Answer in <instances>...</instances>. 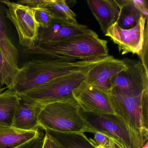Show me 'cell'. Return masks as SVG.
<instances>
[{
	"label": "cell",
	"instance_id": "1",
	"mask_svg": "<svg viewBox=\"0 0 148 148\" xmlns=\"http://www.w3.org/2000/svg\"><path fill=\"white\" fill-rule=\"evenodd\" d=\"M108 56L94 60H81L53 55L29 60L19 68L13 89L20 93L61 76L89 71Z\"/></svg>",
	"mask_w": 148,
	"mask_h": 148
},
{
	"label": "cell",
	"instance_id": "27",
	"mask_svg": "<svg viewBox=\"0 0 148 148\" xmlns=\"http://www.w3.org/2000/svg\"><path fill=\"white\" fill-rule=\"evenodd\" d=\"M43 1V0H21L17 2L31 8H34L40 5Z\"/></svg>",
	"mask_w": 148,
	"mask_h": 148
},
{
	"label": "cell",
	"instance_id": "18",
	"mask_svg": "<svg viewBox=\"0 0 148 148\" xmlns=\"http://www.w3.org/2000/svg\"><path fill=\"white\" fill-rule=\"evenodd\" d=\"M119 12L116 24L122 29H129L136 25L143 15L133 0H117Z\"/></svg>",
	"mask_w": 148,
	"mask_h": 148
},
{
	"label": "cell",
	"instance_id": "4",
	"mask_svg": "<svg viewBox=\"0 0 148 148\" xmlns=\"http://www.w3.org/2000/svg\"><path fill=\"white\" fill-rule=\"evenodd\" d=\"M38 123L40 128L47 132H97L86 121L73 97L44 106L39 116Z\"/></svg>",
	"mask_w": 148,
	"mask_h": 148
},
{
	"label": "cell",
	"instance_id": "24",
	"mask_svg": "<svg viewBox=\"0 0 148 148\" xmlns=\"http://www.w3.org/2000/svg\"><path fill=\"white\" fill-rule=\"evenodd\" d=\"M45 135L32 139L15 148H42L45 141Z\"/></svg>",
	"mask_w": 148,
	"mask_h": 148
},
{
	"label": "cell",
	"instance_id": "21",
	"mask_svg": "<svg viewBox=\"0 0 148 148\" xmlns=\"http://www.w3.org/2000/svg\"><path fill=\"white\" fill-rule=\"evenodd\" d=\"M16 74L9 67L0 51V84L7 89H13Z\"/></svg>",
	"mask_w": 148,
	"mask_h": 148
},
{
	"label": "cell",
	"instance_id": "5",
	"mask_svg": "<svg viewBox=\"0 0 148 148\" xmlns=\"http://www.w3.org/2000/svg\"><path fill=\"white\" fill-rule=\"evenodd\" d=\"M89 71L61 76L18 94L23 100L44 107L73 97V92L86 82Z\"/></svg>",
	"mask_w": 148,
	"mask_h": 148
},
{
	"label": "cell",
	"instance_id": "29",
	"mask_svg": "<svg viewBox=\"0 0 148 148\" xmlns=\"http://www.w3.org/2000/svg\"><path fill=\"white\" fill-rule=\"evenodd\" d=\"M108 137L110 140V145L112 148H125L119 140L115 138H112L109 136Z\"/></svg>",
	"mask_w": 148,
	"mask_h": 148
},
{
	"label": "cell",
	"instance_id": "26",
	"mask_svg": "<svg viewBox=\"0 0 148 148\" xmlns=\"http://www.w3.org/2000/svg\"><path fill=\"white\" fill-rule=\"evenodd\" d=\"M134 5L143 16H148V4L146 0H133Z\"/></svg>",
	"mask_w": 148,
	"mask_h": 148
},
{
	"label": "cell",
	"instance_id": "19",
	"mask_svg": "<svg viewBox=\"0 0 148 148\" xmlns=\"http://www.w3.org/2000/svg\"><path fill=\"white\" fill-rule=\"evenodd\" d=\"M47 10L54 19L71 23H77V15L65 0H43L39 6Z\"/></svg>",
	"mask_w": 148,
	"mask_h": 148
},
{
	"label": "cell",
	"instance_id": "12",
	"mask_svg": "<svg viewBox=\"0 0 148 148\" xmlns=\"http://www.w3.org/2000/svg\"><path fill=\"white\" fill-rule=\"evenodd\" d=\"M87 27L77 23H71L61 20L53 19L47 28H39L37 45L58 42L85 32Z\"/></svg>",
	"mask_w": 148,
	"mask_h": 148
},
{
	"label": "cell",
	"instance_id": "22",
	"mask_svg": "<svg viewBox=\"0 0 148 148\" xmlns=\"http://www.w3.org/2000/svg\"><path fill=\"white\" fill-rule=\"evenodd\" d=\"M33 9L35 20L39 25L40 28H47L54 19L51 14L47 10L40 6Z\"/></svg>",
	"mask_w": 148,
	"mask_h": 148
},
{
	"label": "cell",
	"instance_id": "28",
	"mask_svg": "<svg viewBox=\"0 0 148 148\" xmlns=\"http://www.w3.org/2000/svg\"><path fill=\"white\" fill-rule=\"evenodd\" d=\"M48 135L50 140L51 148H66L60 143L56 138H54L51 134L45 132Z\"/></svg>",
	"mask_w": 148,
	"mask_h": 148
},
{
	"label": "cell",
	"instance_id": "17",
	"mask_svg": "<svg viewBox=\"0 0 148 148\" xmlns=\"http://www.w3.org/2000/svg\"><path fill=\"white\" fill-rule=\"evenodd\" d=\"M20 100L14 89H8L0 94V124L12 126Z\"/></svg>",
	"mask_w": 148,
	"mask_h": 148
},
{
	"label": "cell",
	"instance_id": "13",
	"mask_svg": "<svg viewBox=\"0 0 148 148\" xmlns=\"http://www.w3.org/2000/svg\"><path fill=\"white\" fill-rule=\"evenodd\" d=\"M87 4L105 34L116 22L119 9L116 0H88Z\"/></svg>",
	"mask_w": 148,
	"mask_h": 148
},
{
	"label": "cell",
	"instance_id": "23",
	"mask_svg": "<svg viewBox=\"0 0 148 148\" xmlns=\"http://www.w3.org/2000/svg\"><path fill=\"white\" fill-rule=\"evenodd\" d=\"M148 22V21H147ZM148 23H146L145 26V32L142 49L140 52L139 57L141 59V63L144 66L145 70L148 72Z\"/></svg>",
	"mask_w": 148,
	"mask_h": 148
},
{
	"label": "cell",
	"instance_id": "3",
	"mask_svg": "<svg viewBox=\"0 0 148 148\" xmlns=\"http://www.w3.org/2000/svg\"><path fill=\"white\" fill-rule=\"evenodd\" d=\"M108 41L102 39L91 29L58 42L34 46L25 49L27 54L49 57L57 55L76 60H91L109 56Z\"/></svg>",
	"mask_w": 148,
	"mask_h": 148
},
{
	"label": "cell",
	"instance_id": "33",
	"mask_svg": "<svg viewBox=\"0 0 148 148\" xmlns=\"http://www.w3.org/2000/svg\"><path fill=\"white\" fill-rule=\"evenodd\" d=\"M141 148H148V141H146V143H145L143 146Z\"/></svg>",
	"mask_w": 148,
	"mask_h": 148
},
{
	"label": "cell",
	"instance_id": "7",
	"mask_svg": "<svg viewBox=\"0 0 148 148\" xmlns=\"http://www.w3.org/2000/svg\"><path fill=\"white\" fill-rule=\"evenodd\" d=\"M122 60L126 65V68L112 78L110 91L115 90L141 92L148 90V72L142 63L128 58Z\"/></svg>",
	"mask_w": 148,
	"mask_h": 148
},
{
	"label": "cell",
	"instance_id": "31",
	"mask_svg": "<svg viewBox=\"0 0 148 148\" xmlns=\"http://www.w3.org/2000/svg\"><path fill=\"white\" fill-rule=\"evenodd\" d=\"M96 147V148H112L111 146L109 144V145L108 146H107V147H104L103 146H100V145H95Z\"/></svg>",
	"mask_w": 148,
	"mask_h": 148
},
{
	"label": "cell",
	"instance_id": "8",
	"mask_svg": "<svg viewBox=\"0 0 148 148\" xmlns=\"http://www.w3.org/2000/svg\"><path fill=\"white\" fill-rule=\"evenodd\" d=\"M148 18L142 16L136 26L129 29L119 27L116 23L111 26L105 35L117 45L122 55L128 53L139 56Z\"/></svg>",
	"mask_w": 148,
	"mask_h": 148
},
{
	"label": "cell",
	"instance_id": "9",
	"mask_svg": "<svg viewBox=\"0 0 148 148\" xmlns=\"http://www.w3.org/2000/svg\"><path fill=\"white\" fill-rule=\"evenodd\" d=\"M73 97L83 112L115 115L106 93L93 86L85 83L73 92Z\"/></svg>",
	"mask_w": 148,
	"mask_h": 148
},
{
	"label": "cell",
	"instance_id": "14",
	"mask_svg": "<svg viewBox=\"0 0 148 148\" xmlns=\"http://www.w3.org/2000/svg\"><path fill=\"white\" fill-rule=\"evenodd\" d=\"M43 108L39 105L20 98L12 126L23 130H39V116Z\"/></svg>",
	"mask_w": 148,
	"mask_h": 148
},
{
	"label": "cell",
	"instance_id": "10",
	"mask_svg": "<svg viewBox=\"0 0 148 148\" xmlns=\"http://www.w3.org/2000/svg\"><path fill=\"white\" fill-rule=\"evenodd\" d=\"M82 113L97 132H100L112 138L119 140L125 148H132L128 132L116 115L86 113L82 111Z\"/></svg>",
	"mask_w": 148,
	"mask_h": 148
},
{
	"label": "cell",
	"instance_id": "6",
	"mask_svg": "<svg viewBox=\"0 0 148 148\" xmlns=\"http://www.w3.org/2000/svg\"><path fill=\"white\" fill-rule=\"evenodd\" d=\"M1 1L7 7L6 17L15 27L20 44L26 49L33 47L37 44L40 28L33 9L18 2Z\"/></svg>",
	"mask_w": 148,
	"mask_h": 148
},
{
	"label": "cell",
	"instance_id": "20",
	"mask_svg": "<svg viewBox=\"0 0 148 148\" xmlns=\"http://www.w3.org/2000/svg\"><path fill=\"white\" fill-rule=\"evenodd\" d=\"M47 132L66 148H96L92 139L88 138L84 133Z\"/></svg>",
	"mask_w": 148,
	"mask_h": 148
},
{
	"label": "cell",
	"instance_id": "32",
	"mask_svg": "<svg viewBox=\"0 0 148 148\" xmlns=\"http://www.w3.org/2000/svg\"><path fill=\"white\" fill-rule=\"evenodd\" d=\"M6 89V87H5V88H2L1 87V84H0V94H1L3 92H4V90H5Z\"/></svg>",
	"mask_w": 148,
	"mask_h": 148
},
{
	"label": "cell",
	"instance_id": "2",
	"mask_svg": "<svg viewBox=\"0 0 148 148\" xmlns=\"http://www.w3.org/2000/svg\"><path fill=\"white\" fill-rule=\"evenodd\" d=\"M106 94L128 132L132 148H142L148 138V89L141 92L112 90Z\"/></svg>",
	"mask_w": 148,
	"mask_h": 148
},
{
	"label": "cell",
	"instance_id": "16",
	"mask_svg": "<svg viewBox=\"0 0 148 148\" xmlns=\"http://www.w3.org/2000/svg\"><path fill=\"white\" fill-rule=\"evenodd\" d=\"M41 135L39 130H23L0 124V148H15Z\"/></svg>",
	"mask_w": 148,
	"mask_h": 148
},
{
	"label": "cell",
	"instance_id": "25",
	"mask_svg": "<svg viewBox=\"0 0 148 148\" xmlns=\"http://www.w3.org/2000/svg\"><path fill=\"white\" fill-rule=\"evenodd\" d=\"M94 139H92L95 145H100L107 147L110 144V140L106 135L100 132L97 131L94 133Z\"/></svg>",
	"mask_w": 148,
	"mask_h": 148
},
{
	"label": "cell",
	"instance_id": "11",
	"mask_svg": "<svg viewBox=\"0 0 148 148\" xmlns=\"http://www.w3.org/2000/svg\"><path fill=\"white\" fill-rule=\"evenodd\" d=\"M123 60L109 55L101 63L88 72L86 84L93 86L105 93L111 90L110 80L112 77L126 68Z\"/></svg>",
	"mask_w": 148,
	"mask_h": 148
},
{
	"label": "cell",
	"instance_id": "30",
	"mask_svg": "<svg viewBox=\"0 0 148 148\" xmlns=\"http://www.w3.org/2000/svg\"><path fill=\"white\" fill-rule=\"evenodd\" d=\"M42 148H51L50 140L48 138V135L46 133H45V141H44V145Z\"/></svg>",
	"mask_w": 148,
	"mask_h": 148
},
{
	"label": "cell",
	"instance_id": "15",
	"mask_svg": "<svg viewBox=\"0 0 148 148\" xmlns=\"http://www.w3.org/2000/svg\"><path fill=\"white\" fill-rule=\"evenodd\" d=\"M0 1V51L6 62L16 74L18 70L19 53L8 34L6 21L5 8Z\"/></svg>",
	"mask_w": 148,
	"mask_h": 148
}]
</instances>
